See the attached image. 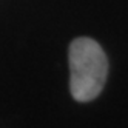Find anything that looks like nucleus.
<instances>
[{"instance_id": "f257e3e1", "label": "nucleus", "mask_w": 128, "mask_h": 128, "mask_svg": "<svg viewBox=\"0 0 128 128\" xmlns=\"http://www.w3.org/2000/svg\"><path fill=\"white\" fill-rule=\"evenodd\" d=\"M70 90L77 102L96 99L105 86L108 59L102 46L90 37H77L70 51Z\"/></svg>"}]
</instances>
